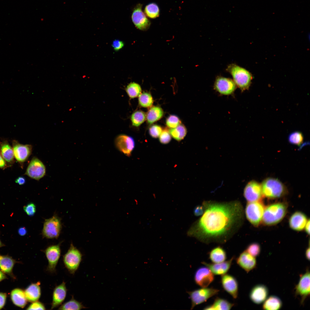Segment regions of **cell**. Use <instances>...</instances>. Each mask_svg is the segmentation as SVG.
I'll list each match as a JSON object with an SVG mask.
<instances>
[{"label":"cell","mask_w":310,"mask_h":310,"mask_svg":"<svg viewBox=\"0 0 310 310\" xmlns=\"http://www.w3.org/2000/svg\"><path fill=\"white\" fill-rule=\"evenodd\" d=\"M202 205L204 208L203 214L193 224L187 233L188 236L202 242L225 243L243 223L244 210L238 201H204Z\"/></svg>","instance_id":"1"},{"label":"cell","mask_w":310,"mask_h":310,"mask_svg":"<svg viewBox=\"0 0 310 310\" xmlns=\"http://www.w3.org/2000/svg\"><path fill=\"white\" fill-rule=\"evenodd\" d=\"M287 204L278 202L270 205L265 207L262 221L265 225L271 226L281 221L285 216L287 210Z\"/></svg>","instance_id":"2"},{"label":"cell","mask_w":310,"mask_h":310,"mask_svg":"<svg viewBox=\"0 0 310 310\" xmlns=\"http://www.w3.org/2000/svg\"><path fill=\"white\" fill-rule=\"evenodd\" d=\"M261 187L264 197L274 199L282 197L286 195L287 190L284 185L279 179L268 177L262 182Z\"/></svg>","instance_id":"3"},{"label":"cell","mask_w":310,"mask_h":310,"mask_svg":"<svg viewBox=\"0 0 310 310\" xmlns=\"http://www.w3.org/2000/svg\"><path fill=\"white\" fill-rule=\"evenodd\" d=\"M226 70L232 75L233 81L242 92L249 89L253 79L249 72L233 63L229 65Z\"/></svg>","instance_id":"4"},{"label":"cell","mask_w":310,"mask_h":310,"mask_svg":"<svg viewBox=\"0 0 310 310\" xmlns=\"http://www.w3.org/2000/svg\"><path fill=\"white\" fill-rule=\"evenodd\" d=\"M265 208L261 201L248 202L245 209L246 217L254 226L259 225L262 220Z\"/></svg>","instance_id":"5"},{"label":"cell","mask_w":310,"mask_h":310,"mask_svg":"<svg viewBox=\"0 0 310 310\" xmlns=\"http://www.w3.org/2000/svg\"><path fill=\"white\" fill-rule=\"evenodd\" d=\"M220 290L213 287L201 288L187 292L191 301V309L196 305L206 301L212 297L218 294Z\"/></svg>","instance_id":"6"},{"label":"cell","mask_w":310,"mask_h":310,"mask_svg":"<svg viewBox=\"0 0 310 310\" xmlns=\"http://www.w3.org/2000/svg\"><path fill=\"white\" fill-rule=\"evenodd\" d=\"M82 258L80 251L71 243L69 249L63 257L64 264L70 273L73 274L75 273L79 266Z\"/></svg>","instance_id":"7"},{"label":"cell","mask_w":310,"mask_h":310,"mask_svg":"<svg viewBox=\"0 0 310 310\" xmlns=\"http://www.w3.org/2000/svg\"><path fill=\"white\" fill-rule=\"evenodd\" d=\"M62 228L61 220L55 215L52 217L45 220L42 230V235L46 239H57Z\"/></svg>","instance_id":"8"},{"label":"cell","mask_w":310,"mask_h":310,"mask_svg":"<svg viewBox=\"0 0 310 310\" xmlns=\"http://www.w3.org/2000/svg\"><path fill=\"white\" fill-rule=\"evenodd\" d=\"M243 195L248 202L261 201L264 196L261 184L255 180L249 181L244 189Z\"/></svg>","instance_id":"9"},{"label":"cell","mask_w":310,"mask_h":310,"mask_svg":"<svg viewBox=\"0 0 310 310\" xmlns=\"http://www.w3.org/2000/svg\"><path fill=\"white\" fill-rule=\"evenodd\" d=\"M46 173V168L43 162L34 157L28 165L25 174L31 179L39 181L45 175Z\"/></svg>","instance_id":"10"},{"label":"cell","mask_w":310,"mask_h":310,"mask_svg":"<svg viewBox=\"0 0 310 310\" xmlns=\"http://www.w3.org/2000/svg\"><path fill=\"white\" fill-rule=\"evenodd\" d=\"M214 88L220 94L228 95L234 92L236 89L237 86L231 79L218 76L216 79Z\"/></svg>","instance_id":"11"},{"label":"cell","mask_w":310,"mask_h":310,"mask_svg":"<svg viewBox=\"0 0 310 310\" xmlns=\"http://www.w3.org/2000/svg\"><path fill=\"white\" fill-rule=\"evenodd\" d=\"M60 245L61 243H59L50 245L43 251L48 262L47 269L52 273L56 271V267L60 256Z\"/></svg>","instance_id":"12"},{"label":"cell","mask_w":310,"mask_h":310,"mask_svg":"<svg viewBox=\"0 0 310 310\" xmlns=\"http://www.w3.org/2000/svg\"><path fill=\"white\" fill-rule=\"evenodd\" d=\"M214 279V274L206 266L198 268L195 272L194 276L195 283L203 288L208 287Z\"/></svg>","instance_id":"13"},{"label":"cell","mask_w":310,"mask_h":310,"mask_svg":"<svg viewBox=\"0 0 310 310\" xmlns=\"http://www.w3.org/2000/svg\"><path fill=\"white\" fill-rule=\"evenodd\" d=\"M115 144L117 149L127 156L131 155L135 145L133 138L125 134L118 136L115 139Z\"/></svg>","instance_id":"14"},{"label":"cell","mask_w":310,"mask_h":310,"mask_svg":"<svg viewBox=\"0 0 310 310\" xmlns=\"http://www.w3.org/2000/svg\"><path fill=\"white\" fill-rule=\"evenodd\" d=\"M142 5L139 3L133 9L131 19L135 26L138 29L142 30L148 29L150 25V22L142 11Z\"/></svg>","instance_id":"15"},{"label":"cell","mask_w":310,"mask_h":310,"mask_svg":"<svg viewBox=\"0 0 310 310\" xmlns=\"http://www.w3.org/2000/svg\"><path fill=\"white\" fill-rule=\"evenodd\" d=\"M12 144L15 158L19 163H24L31 154L32 146L22 144L15 140L12 141Z\"/></svg>","instance_id":"16"},{"label":"cell","mask_w":310,"mask_h":310,"mask_svg":"<svg viewBox=\"0 0 310 310\" xmlns=\"http://www.w3.org/2000/svg\"><path fill=\"white\" fill-rule=\"evenodd\" d=\"M221 283L223 289L234 299L238 297L239 285L236 278L226 273L222 275Z\"/></svg>","instance_id":"17"},{"label":"cell","mask_w":310,"mask_h":310,"mask_svg":"<svg viewBox=\"0 0 310 310\" xmlns=\"http://www.w3.org/2000/svg\"><path fill=\"white\" fill-rule=\"evenodd\" d=\"M310 272L308 270L301 276L298 284L295 287V294L301 297V303L304 301L310 295Z\"/></svg>","instance_id":"18"},{"label":"cell","mask_w":310,"mask_h":310,"mask_svg":"<svg viewBox=\"0 0 310 310\" xmlns=\"http://www.w3.org/2000/svg\"><path fill=\"white\" fill-rule=\"evenodd\" d=\"M237 264L247 273L254 269L256 266L255 257L245 250L241 253L236 259Z\"/></svg>","instance_id":"19"},{"label":"cell","mask_w":310,"mask_h":310,"mask_svg":"<svg viewBox=\"0 0 310 310\" xmlns=\"http://www.w3.org/2000/svg\"><path fill=\"white\" fill-rule=\"evenodd\" d=\"M235 258V257L233 256L228 260L219 263H211L202 261V263L208 268L214 275L222 276L228 272Z\"/></svg>","instance_id":"20"},{"label":"cell","mask_w":310,"mask_h":310,"mask_svg":"<svg viewBox=\"0 0 310 310\" xmlns=\"http://www.w3.org/2000/svg\"><path fill=\"white\" fill-rule=\"evenodd\" d=\"M268 294L267 288L264 285L259 284L255 285L252 288L250 292L249 297L253 303L256 304H260L266 299Z\"/></svg>","instance_id":"21"},{"label":"cell","mask_w":310,"mask_h":310,"mask_svg":"<svg viewBox=\"0 0 310 310\" xmlns=\"http://www.w3.org/2000/svg\"><path fill=\"white\" fill-rule=\"evenodd\" d=\"M308 220L304 213L301 212H296L292 215L289 218V226L294 230L301 231L305 228Z\"/></svg>","instance_id":"22"},{"label":"cell","mask_w":310,"mask_h":310,"mask_svg":"<svg viewBox=\"0 0 310 310\" xmlns=\"http://www.w3.org/2000/svg\"><path fill=\"white\" fill-rule=\"evenodd\" d=\"M67 292L65 283L64 281L55 288L53 294L51 309L57 307L61 304L65 299Z\"/></svg>","instance_id":"23"},{"label":"cell","mask_w":310,"mask_h":310,"mask_svg":"<svg viewBox=\"0 0 310 310\" xmlns=\"http://www.w3.org/2000/svg\"><path fill=\"white\" fill-rule=\"evenodd\" d=\"M40 283H32L25 289L24 293L27 300L30 302L37 301L41 294Z\"/></svg>","instance_id":"24"},{"label":"cell","mask_w":310,"mask_h":310,"mask_svg":"<svg viewBox=\"0 0 310 310\" xmlns=\"http://www.w3.org/2000/svg\"><path fill=\"white\" fill-rule=\"evenodd\" d=\"M0 154L6 163L11 164L15 158L13 150L7 140L0 142Z\"/></svg>","instance_id":"25"},{"label":"cell","mask_w":310,"mask_h":310,"mask_svg":"<svg viewBox=\"0 0 310 310\" xmlns=\"http://www.w3.org/2000/svg\"><path fill=\"white\" fill-rule=\"evenodd\" d=\"M234 305V304L227 300L217 297L211 304L205 307L203 309L210 310H230Z\"/></svg>","instance_id":"26"},{"label":"cell","mask_w":310,"mask_h":310,"mask_svg":"<svg viewBox=\"0 0 310 310\" xmlns=\"http://www.w3.org/2000/svg\"><path fill=\"white\" fill-rule=\"evenodd\" d=\"M11 300L16 305L22 308L25 307L27 303L24 291L21 289L16 288L13 290L11 293Z\"/></svg>","instance_id":"27"},{"label":"cell","mask_w":310,"mask_h":310,"mask_svg":"<svg viewBox=\"0 0 310 310\" xmlns=\"http://www.w3.org/2000/svg\"><path fill=\"white\" fill-rule=\"evenodd\" d=\"M209 257L213 263H219L226 260L227 259V254L223 248L220 246H217L213 248L209 252Z\"/></svg>","instance_id":"28"},{"label":"cell","mask_w":310,"mask_h":310,"mask_svg":"<svg viewBox=\"0 0 310 310\" xmlns=\"http://www.w3.org/2000/svg\"><path fill=\"white\" fill-rule=\"evenodd\" d=\"M15 261L8 255H0V269L4 273L13 277L12 269Z\"/></svg>","instance_id":"29"},{"label":"cell","mask_w":310,"mask_h":310,"mask_svg":"<svg viewBox=\"0 0 310 310\" xmlns=\"http://www.w3.org/2000/svg\"><path fill=\"white\" fill-rule=\"evenodd\" d=\"M163 111L160 106H154L148 110L146 115L148 123L151 124L160 120L163 115Z\"/></svg>","instance_id":"30"},{"label":"cell","mask_w":310,"mask_h":310,"mask_svg":"<svg viewBox=\"0 0 310 310\" xmlns=\"http://www.w3.org/2000/svg\"><path fill=\"white\" fill-rule=\"evenodd\" d=\"M282 306V303L277 297L271 296L267 298L262 306L264 310H277L280 309Z\"/></svg>","instance_id":"31"},{"label":"cell","mask_w":310,"mask_h":310,"mask_svg":"<svg viewBox=\"0 0 310 310\" xmlns=\"http://www.w3.org/2000/svg\"><path fill=\"white\" fill-rule=\"evenodd\" d=\"M168 131L171 136L178 141L183 140L186 135L187 132L185 126L181 124L175 128H170Z\"/></svg>","instance_id":"32"},{"label":"cell","mask_w":310,"mask_h":310,"mask_svg":"<svg viewBox=\"0 0 310 310\" xmlns=\"http://www.w3.org/2000/svg\"><path fill=\"white\" fill-rule=\"evenodd\" d=\"M146 119V114L141 110L135 111L132 113L131 117L132 125L135 127L139 126L145 121Z\"/></svg>","instance_id":"33"},{"label":"cell","mask_w":310,"mask_h":310,"mask_svg":"<svg viewBox=\"0 0 310 310\" xmlns=\"http://www.w3.org/2000/svg\"><path fill=\"white\" fill-rule=\"evenodd\" d=\"M144 13L149 18L152 19L155 18L159 16V7L155 3H150L146 6L144 9Z\"/></svg>","instance_id":"34"},{"label":"cell","mask_w":310,"mask_h":310,"mask_svg":"<svg viewBox=\"0 0 310 310\" xmlns=\"http://www.w3.org/2000/svg\"><path fill=\"white\" fill-rule=\"evenodd\" d=\"M125 90L129 96L131 98H133L139 96L142 92L140 86L135 82L129 83L127 86Z\"/></svg>","instance_id":"35"},{"label":"cell","mask_w":310,"mask_h":310,"mask_svg":"<svg viewBox=\"0 0 310 310\" xmlns=\"http://www.w3.org/2000/svg\"><path fill=\"white\" fill-rule=\"evenodd\" d=\"M138 96L139 103L141 106L147 108L150 107L152 105L153 100L150 93L144 92L141 93Z\"/></svg>","instance_id":"36"},{"label":"cell","mask_w":310,"mask_h":310,"mask_svg":"<svg viewBox=\"0 0 310 310\" xmlns=\"http://www.w3.org/2000/svg\"><path fill=\"white\" fill-rule=\"evenodd\" d=\"M84 307L82 304L75 299L73 297L71 299L60 307L59 310H80Z\"/></svg>","instance_id":"37"},{"label":"cell","mask_w":310,"mask_h":310,"mask_svg":"<svg viewBox=\"0 0 310 310\" xmlns=\"http://www.w3.org/2000/svg\"><path fill=\"white\" fill-rule=\"evenodd\" d=\"M304 137L303 133L300 131H296L290 133L289 135L288 140L291 144L300 146L303 142Z\"/></svg>","instance_id":"38"},{"label":"cell","mask_w":310,"mask_h":310,"mask_svg":"<svg viewBox=\"0 0 310 310\" xmlns=\"http://www.w3.org/2000/svg\"><path fill=\"white\" fill-rule=\"evenodd\" d=\"M245 251L253 256L256 257L258 256L260 253V246L257 243H253L248 246Z\"/></svg>","instance_id":"39"},{"label":"cell","mask_w":310,"mask_h":310,"mask_svg":"<svg viewBox=\"0 0 310 310\" xmlns=\"http://www.w3.org/2000/svg\"><path fill=\"white\" fill-rule=\"evenodd\" d=\"M181 122L179 118L177 116L171 115L168 116L166 120L167 126L170 128H175L181 124Z\"/></svg>","instance_id":"40"},{"label":"cell","mask_w":310,"mask_h":310,"mask_svg":"<svg viewBox=\"0 0 310 310\" xmlns=\"http://www.w3.org/2000/svg\"><path fill=\"white\" fill-rule=\"evenodd\" d=\"M162 131L161 127L157 125H154L149 128V133L150 135L153 138L158 137Z\"/></svg>","instance_id":"41"},{"label":"cell","mask_w":310,"mask_h":310,"mask_svg":"<svg viewBox=\"0 0 310 310\" xmlns=\"http://www.w3.org/2000/svg\"><path fill=\"white\" fill-rule=\"evenodd\" d=\"M159 137L160 142L163 144L168 143L171 139V136L168 131L166 129L162 131Z\"/></svg>","instance_id":"42"},{"label":"cell","mask_w":310,"mask_h":310,"mask_svg":"<svg viewBox=\"0 0 310 310\" xmlns=\"http://www.w3.org/2000/svg\"><path fill=\"white\" fill-rule=\"evenodd\" d=\"M23 209L26 213L30 216H33L36 211V205L32 202L24 206Z\"/></svg>","instance_id":"43"},{"label":"cell","mask_w":310,"mask_h":310,"mask_svg":"<svg viewBox=\"0 0 310 310\" xmlns=\"http://www.w3.org/2000/svg\"><path fill=\"white\" fill-rule=\"evenodd\" d=\"M27 310H45L44 304L37 301L32 302L26 309Z\"/></svg>","instance_id":"44"},{"label":"cell","mask_w":310,"mask_h":310,"mask_svg":"<svg viewBox=\"0 0 310 310\" xmlns=\"http://www.w3.org/2000/svg\"><path fill=\"white\" fill-rule=\"evenodd\" d=\"M124 43L119 40H115L112 43V46L115 51H118L122 49L124 46Z\"/></svg>","instance_id":"45"},{"label":"cell","mask_w":310,"mask_h":310,"mask_svg":"<svg viewBox=\"0 0 310 310\" xmlns=\"http://www.w3.org/2000/svg\"><path fill=\"white\" fill-rule=\"evenodd\" d=\"M204 212V208L202 206L198 205L195 207L193 212L195 216H199L202 215Z\"/></svg>","instance_id":"46"},{"label":"cell","mask_w":310,"mask_h":310,"mask_svg":"<svg viewBox=\"0 0 310 310\" xmlns=\"http://www.w3.org/2000/svg\"><path fill=\"white\" fill-rule=\"evenodd\" d=\"M6 297V293L0 292V309L2 308L5 305Z\"/></svg>","instance_id":"47"},{"label":"cell","mask_w":310,"mask_h":310,"mask_svg":"<svg viewBox=\"0 0 310 310\" xmlns=\"http://www.w3.org/2000/svg\"><path fill=\"white\" fill-rule=\"evenodd\" d=\"M27 232V231L26 229L24 226L20 227L18 230V232L19 235L21 236H23L26 235Z\"/></svg>","instance_id":"48"},{"label":"cell","mask_w":310,"mask_h":310,"mask_svg":"<svg viewBox=\"0 0 310 310\" xmlns=\"http://www.w3.org/2000/svg\"><path fill=\"white\" fill-rule=\"evenodd\" d=\"M15 182L16 183L20 185H24L25 183L26 179L23 177H20L16 179Z\"/></svg>","instance_id":"49"},{"label":"cell","mask_w":310,"mask_h":310,"mask_svg":"<svg viewBox=\"0 0 310 310\" xmlns=\"http://www.w3.org/2000/svg\"><path fill=\"white\" fill-rule=\"evenodd\" d=\"M6 162L0 154V168L5 169L7 167Z\"/></svg>","instance_id":"50"},{"label":"cell","mask_w":310,"mask_h":310,"mask_svg":"<svg viewBox=\"0 0 310 310\" xmlns=\"http://www.w3.org/2000/svg\"><path fill=\"white\" fill-rule=\"evenodd\" d=\"M310 220L309 219L305 227V232L308 235L310 234Z\"/></svg>","instance_id":"51"},{"label":"cell","mask_w":310,"mask_h":310,"mask_svg":"<svg viewBox=\"0 0 310 310\" xmlns=\"http://www.w3.org/2000/svg\"><path fill=\"white\" fill-rule=\"evenodd\" d=\"M7 278V277L4 273L0 270V282Z\"/></svg>","instance_id":"52"},{"label":"cell","mask_w":310,"mask_h":310,"mask_svg":"<svg viewBox=\"0 0 310 310\" xmlns=\"http://www.w3.org/2000/svg\"><path fill=\"white\" fill-rule=\"evenodd\" d=\"M305 256L306 258L309 260H310V247H309L305 251Z\"/></svg>","instance_id":"53"},{"label":"cell","mask_w":310,"mask_h":310,"mask_svg":"<svg viewBox=\"0 0 310 310\" xmlns=\"http://www.w3.org/2000/svg\"><path fill=\"white\" fill-rule=\"evenodd\" d=\"M5 245L1 242L0 240V247L4 246Z\"/></svg>","instance_id":"54"}]
</instances>
